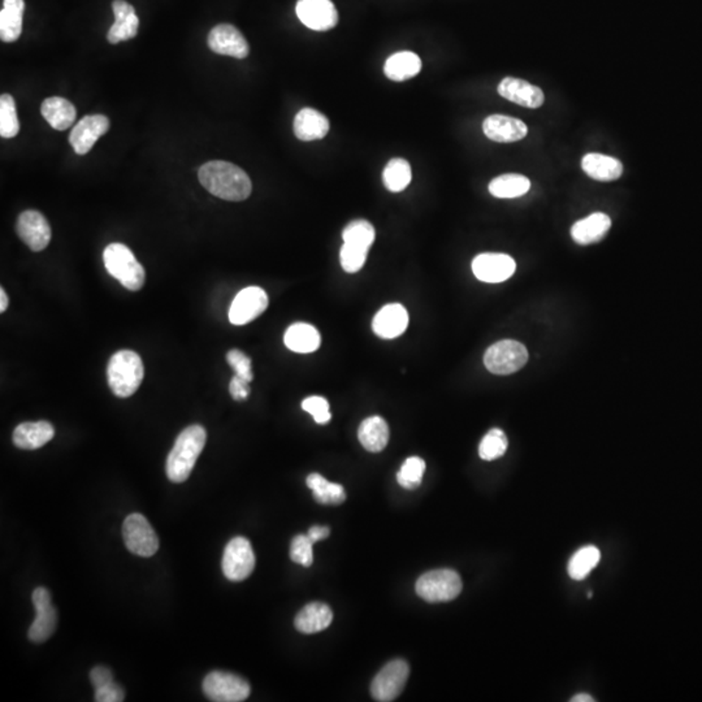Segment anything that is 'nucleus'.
Here are the masks:
<instances>
[{
	"label": "nucleus",
	"mask_w": 702,
	"mask_h": 702,
	"mask_svg": "<svg viewBox=\"0 0 702 702\" xmlns=\"http://www.w3.org/2000/svg\"><path fill=\"white\" fill-rule=\"evenodd\" d=\"M413 179L412 166L402 158H394L385 166L382 182L392 193H401L410 185Z\"/></svg>",
	"instance_id": "obj_34"
},
{
	"label": "nucleus",
	"mask_w": 702,
	"mask_h": 702,
	"mask_svg": "<svg viewBox=\"0 0 702 702\" xmlns=\"http://www.w3.org/2000/svg\"><path fill=\"white\" fill-rule=\"evenodd\" d=\"M601 554L596 546H584L571 557L568 562V575L574 580H582L598 565Z\"/></svg>",
	"instance_id": "obj_35"
},
{
	"label": "nucleus",
	"mask_w": 702,
	"mask_h": 702,
	"mask_svg": "<svg viewBox=\"0 0 702 702\" xmlns=\"http://www.w3.org/2000/svg\"><path fill=\"white\" fill-rule=\"evenodd\" d=\"M528 362V351L523 343L514 340H502L493 343L484 354L487 370L499 376L514 374Z\"/></svg>",
	"instance_id": "obj_6"
},
{
	"label": "nucleus",
	"mask_w": 702,
	"mask_h": 702,
	"mask_svg": "<svg viewBox=\"0 0 702 702\" xmlns=\"http://www.w3.org/2000/svg\"><path fill=\"white\" fill-rule=\"evenodd\" d=\"M376 232L370 221L358 219L345 227L343 232V243L354 248L365 249L370 251L372 243H374Z\"/></svg>",
	"instance_id": "obj_36"
},
{
	"label": "nucleus",
	"mask_w": 702,
	"mask_h": 702,
	"mask_svg": "<svg viewBox=\"0 0 702 702\" xmlns=\"http://www.w3.org/2000/svg\"><path fill=\"white\" fill-rule=\"evenodd\" d=\"M198 177L207 191L224 201H245L251 194V180L248 174L229 162H207L199 168Z\"/></svg>",
	"instance_id": "obj_1"
},
{
	"label": "nucleus",
	"mask_w": 702,
	"mask_h": 702,
	"mask_svg": "<svg viewBox=\"0 0 702 702\" xmlns=\"http://www.w3.org/2000/svg\"><path fill=\"white\" fill-rule=\"evenodd\" d=\"M358 438L366 451L380 453L390 443V427L382 416H370L360 424Z\"/></svg>",
	"instance_id": "obj_25"
},
{
	"label": "nucleus",
	"mask_w": 702,
	"mask_h": 702,
	"mask_svg": "<svg viewBox=\"0 0 702 702\" xmlns=\"http://www.w3.org/2000/svg\"><path fill=\"white\" fill-rule=\"evenodd\" d=\"M284 343L291 351L309 354L320 348V333L311 324L296 323L285 332Z\"/></svg>",
	"instance_id": "obj_27"
},
{
	"label": "nucleus",
	"mask_w": 702,
	"mask_h": 702,
	"mask_svg": "<svg viewBox=\"0 0 702 702\" xmlns=\"http://www.w3.org/2000/svg\"><path fill=\"white\" fill-rule=\"evenodd\" d=\"M112 11L115 15V22L108 30V42L116 44L133 40L137 35L138 27H140V19L135 15V7L125 0H113Z\"/></svg>",
	"instance_id": "obj_20"
},
{
	"label": "nucleus",
	"mask_w": 702,
	"mask_h": 702,
	"mask_svg": "<svg viewBox=\"0 0 702 702\" xmlns=\"http://www.w3.org/2000/svg\"><path fill=\"white\" fill-rule=\"evenodd\" d=\"M7 307L8 296L7 293H5V290L2 288V289H0V312H4V311L7 310Z\"/></svg>",
	"instance_id": "obj_49"
},
{
	"label": "nucleus",
	"mask_w": 702,
	"mask_h": 702,
	"mask_svg": "<svg viewBox=\"0 0 702 702\" xmlns=\"http://www.w3.org/2000/svg\"><path fill=\"white\" fill-rule=\"evenodd\" d=\"M573 702H593L595 698L592 696L585 695V693H582V695H576L575 698H573Z\"/></svg>",
	"instance_id": "obj_50"
},
{
	"label": "nucleus",
	"mask_w": 702,
	"mask_h": 702,
	"mask_svg": "<svg viewBox=\"0 0 702 702\" xmlns=\"http://www.w3.org/2000/svg\"><path fill=\"white\" fill-rule=\"evenodd\" d=\"M302 409L312 415L313 420L318 424H327L331 421L332 415L329 412V404L324 397L311 396L302 402Z\"/></svg>",
	"instance_id": "obj_42"
},
{
	"label": "nucleus",
	"mask_w": 702,
	"mask_h": 702,
	"mask_svg": "<svg viewBox=\"0 0 702 702\" xmlns=\"http://www.w3.org/2000/svg\"><path fill=\"white\" fill-rule=\"evenodd\" d=\"M482 130L490 141L498 143H518L528 133V127L523 121L505 115H492L485 119Z\"/></svg>",
	"instance_id": "obj_19"
},
{
	"label": "nucleus",
	"mask_w": 702,
	"mask_h": 702,
	"mask_svg": "<svg viewBox=\"0 0 702 702\" xmlns=\"http://www.w3.org/2000/svg\"><path fill=\"white\" fill-rule=\"evenodd\" d=\"M96 702H121L124 701V690L115 682L108 683L102 687L96 688Z\"/></svg>",
	"instance_id": "obj_44"
},
{
	"label": "nucleus",
	"mask_w": 702,
	"mask_h": 702,
	"mask_svg": "<svg viewBox=\"0 0 702 702\" xmlns=\"http://www.w3.org/2000/svg\"><path fill=\"white\" fill-rule=\"evenodd\" d=\"M515 269V260L509 255L498 252H485L477 255L473 260V272L476 279L490 284L506 282L514 274Z\"/></svg>",
	"instance_id": "obj_13"
},
{
	"label": "nucleus",
	"mask_w": 702,
	"mask_h": 702,
	"mask_svg": "<svg viewBox=\"0 0 702 702\" xmlns=\"http://www.w3.org/2000/svg\"><path fill=\"white\" fill-rule=\"evenodd\" d=\"M421 71V60L415 52L401 51L388 58L384 73L392 81L402 82L413 79Z\"/></svg>",
	"instance_id": "obj_30"
},
{
	"label": "nucleus",
	"mask_w": 702,
	"mask_h": 702,
	"mask_svg": "<svg viewBox=\"0 0 702 702\" xmlns=\"http://www.w3.org/2000/svg\"><path fill=\"white\" fill-rule=\"evenodd\" d=\"M582 168L590 179L601 182L615 181L623 174V166L620 160L602 154L585 155Z\"/></svg>",
	"instance_id": "obj_26"
},
{
	"label": "nucleus",
	"mask_w": 702,
	"mask_h": 702,
	"mask_svg": "<svg viewBox=\"0 0 702 702\" xmlns=\"http://www.w3.org/2000/svg\"><path fill=\"white\" fill-rule=\"evenodd\" d=\"M55 428L49 421H27L13 431V444L24 451H35L54 438Z\"/></svg>",
	"instance_id": "obj_21"
},
{
	"label": "nucleus",
	"mask_w": 702,
	"mask_h": 702,
	"mask_svg": "<svg viewBox=\"0 0 702 702\" xmlns=\"http://www.w3.org/2000/svg\"><path fill=\"white\" fill-rule=\"evenodd\" d=\"M105 269L127 290H141L145 285L146 272L132 250L123 243H111L104 251Z\"/></svg>",
	"instance_id": "obj_4"
},
{
	"label": "nucleus",
	"mask_w": 702,
	"mask_h": 702,
	"mask_svg": "<svg viewBox=\"0 0 702 702\" xmlns=\"http://www.w3.org/2000/svg\"><path fill=\"white\" fill-rule=\"evenodd\" d=\"M125 545L130 553L140 557H152L159 549V537L143 514H130L123 524Z\"/></svg>",
	"instance_id": "obj_7"
},
{
	"label": "nucleus",
	"mask_w": 702,
	"mask_h": 702,
	"mask_svg": "<svg viewBox=\"0 0 702 702\" xmlns=\"http://www.w3.org/2000/svg\"><path fill=\"white\" fill-rule=\"evenodd\" d=\"M37 615L30 626L27 636L35 644L44 643L54 635L58 624V613L54 605L49 604L35 609Z\"/></svg>",
	"instance_id": "obj_33"
},
{
	"label": "nucleus",
	"mask_w": 702,
	"mask_h": 702,
	"mask_svg": "<svg viewBox=\"0 0 702 702\" xmlns=\"http://www.w3.org/2000/svg\"><path fill=\"white\" fill-rule=\"evenodd\" d=\"M296 12L305 27L316 32H328L338 24V12L332 0H298Z\"/></svg>",
	"instance_id": "obj_12"
},
{
	"label": "nucleus",
	"mask_w": 702,
	"mask_h": 702,
	"mask_svg": "<svg viewBox=\"0 0 702 702\" xmlns=\"http://www.w3.org/2000/svg\"><path fill=\"white\" fill-rule=\"evenodd\" d=\"M307 487L312 490L313 498L321 505H341L345 502L346 493L343 485L328 482L319 474H311L306 479Z\"/></svg>",
	"instance_id": "obj_32"
},
{
	"label": "nucleus",
	"mask_w": 702,
	"mask_h": 702,
	"mask_svg": "<svg viewBox=\"0 0 702 702\" xmlns=\"http://www.w3.org/2000/svg\"><path fill=\"white\" fill-rule=\"evenodd\" d=\"M409 674V665L404 660H394L387 663L372 682V698L382 702L396 700L404 690Z\"/></svg>",
	"instance_id": "obj_9"
},
{
	"label": "nucleus",
	"mask_w": 702,
	"mask_h": 702,
	"mask_svg": "<svg viewBox=\"0 0 702 702\" xmlns=\"http://www.w3.org/2000/svg\"><path fill=\"white\" fill-rule=\"evenodd\" d=\"M329 534H331V529H329L328 527L313 526L311 527L309 532H307V536L315 544L318 543V541L328 537Z\"/></svg>",
	"instance_id": "obj_48"
},
{
	"label": "nucleus",
	"mask_w": 702,
	"mask_h": 702,
	"mask_svg": "<svg viewBox=\"0 0 702 702\" xmlns=\"http://www.w3.org/2000/svg\"><path fill=\"white\" fill-rule=\"evenodd\" d=\"M250 684L245 679L226 671H212L204 681V692L211 701L241 702L249 698Z\"/></svg>",
	"instance_id": "obj_8"
},
{
	"label": "nucleus",
	"mask_w": 702,
	"mask_h": 702,
	"mask_svg": "<svg viewBox=\"0 0 702 702\" xmlns=\"http://www.w3.org/2000/svg\"><path fill=\"white\" fill-rule=\"evenodd\" d=\"M426 473V462L419 457H410L401 466V470L397 474V482L405 490H416L420 487Z\"/></svg>",
	"instance_id": "obj_38"
},
{
	"label": "nucleus",
	"mask_w": 702,
	"mask_h": 702,
	"mask_svg": "<svg viewBox=\"0 0 702 702\" xmlns=\"http://www.w3.org/2000/svg\"><path fill=\"white\" fill-rule=\"evenodd\" d=\"M368 250L354 248L343 243L340 251V262L343 271L348 274H357L365 266L367 260Z\"/></svg>",
	"instance_id": "obj_40"
},
{
	"label": "nucleus",
	"mask_w": 702,
	"mask_h": 702,
	"mask_svg": "<svg viewBox=\"0 0 702 702\" xmlns=\"http://www.w3.org/2000/svg\"><path fill=\"white\" fill-rule=\"evenodd\" d=\"M255 568V554L248 538L235 537L228 543L223 556V573L230 582H243Z\"/></svg>",
	"instance_id": "obj_10"
},
{
	"label": "nucleus",
	"mask_w": 702,
	"mask_h": 702,
	"mask_svg": "<svg viewBox=\"0 0 702 702\" xmlns=\"http://www.w3.org/2000/svg\"><path fill=\"white\" fill-rule=\"evenodd\" d=\"M407 326H409V313L399 304H390L382 307L372 321L374 335L384 340H393L404 335Z\"/></svg>",
	"instance_id": "obj_17"
},
{
	"label": "nucleus",
	"mask_w": 702,
	"mask_h": 702,
	"mask_svg": "<svg viewBox=\"0 0 702 702\" xmlns=\"http://www.w3.org/2000/svg\"><path fill=\"white\" fill-rule=\"evenodd\" d=\"M415 590L419 598L431 604L448 602L462 592V579L458 573L448 568L429 571L418 579Z\"/></svg>",
	"instance_id": "obj_5"
},
{
	"label": "nucleus",
	"mask_w": 702,
	"mask_h": 702,
	"mask_svg": "<svg viewBox=\"0 0 702 702\" xmlns=\"http://www.w3.org/2000/svg\"><path fill=\"white\" fill-rule=\"evenodd\" d=\"M41 113L55 130H66L73 125L77 118L76 108L60 96H51L44 99L41 105Z\"/></svg>",
	"instance_id": "obj_28"
},
{
	"label": "nucleus",
	"mask_w": 702,
	"mask_h": 702,
	"mask_svg": "<svg viewBox=\"0 0 702 702\" xmlns=\"http://www.w3.org/2000/svg\"><path fill=\"white\" fill-rule=\"evenodd\" d=\"M110 130V120L104 115H89L82 118L69 135V143L77 155H85L93 149L96 141Z\"/></svg>",
	"instance_id": "obj_16"
},
{
	"label": "nucleus",
	"mask_w": 702,
	"mask_h": 702,
	"mask_svg": "<svg viewBox=\"0 0 702 702\" xmlns=\"http://www.w3.org/2000/svg\"><path fill=\"white\" fill-rule=\"evenodd\" d=\"M267 307L268 296L262 288H245L233 299L229 310V321L233 326H245L259 318Z\"/></svg>",
	"instance_id": "obj_11"
},
{
	"label": "nucleus",
	"mask_w": 702,
	"mask_h": 702,
	"mask_svg": "<svg viewBox=\"0 0 702 702\" xmlns=\"http://www.w3.org/2000/svg\"><path fill=\"white\" fill-rule=\"evenodd\" d=\"M206 429L190 426L177 437L166 459V473L172 482H184L190 476L197 459L206 445Z\"/></svg>",
	"instance_id": "obj_2"
},
{
	"label": "nucleus",
	"mask_w": 702,
	"mask_h": 702,
	"mask_svg": "<svg viewBox=\"0 0 702 702\" xmlns=\"http://www.w3.org/2000/svg\"><path fill=\"white\" fill-rule=\"evenodd\" d=\"M90 681L94 688L102 687V685L113 682L112 673L110 668L104 667V666H96L91 670Z\"/></svg>",
	"instance_id": "obj_46"
},
{
	"label": "nucleus",
	"mask_w": 702,
	"mask_h": 702,
	"mask_svg": "<svg viewBox=\"0 0 702 702\" xmlns=\"http://www.w3.org/2000/svg\"><path fill=\"white\" fill-rule=\"evenodd\" d=\"M531 189V181L523 174H507L490 181V193L496 198L510 199L523 197Z\"/></svg>",
	"instance_id": "obj_31"
},
{
	"label": "nucleus",
	"mask_w": 702,
	"mask_h": 702,
	"mask_svg": "<svg viewBox=\"0 0 702 702\" xmlns=\"http://www.w3.org/2000/svg\"><path fill=\"white\" fill-rule=\"evenodd\" d=\"M19 237L33 251H42L51 241V228L41 212L35 210L24 211L16 224Z\"/></svg>",
	"instance_id": "obj_14"
},
{
	"label": "nucleus",
	"mask_w": 702,
	"mask_h": 702,
	"mask_svg": "<svg viewBox=\"0 0 702 702\" xmlns=\"http://www.w3.org/2000/svg\"><path fill=\"white\" fill-rule=\"evenodd\" d=\"M612 220L606 213L596 212L582 219L571 228V237L579 245L598 243L609 232Z\"/></svg>",
	"instance_id": "obj_23"
},
{
	"label": "nucleus",
	"mask_w": 702,
	"mask_h": 702,
	"mask_svg": "<svg viewBox=\"0 0 702 702\" xmlns=\"http://www.w3.org/2000/svg\"><path fill=\"white\" fill-rule=\"evenodd\" d=\"M33 604L35 609L37 607L44 606V605L51 604V595L46 588L40 587L33 592Z\"/></svg>",
	"instance_id": "obj_47"
},
{
	"label": "nucleus",
	"mask_w": 702,
	"mask_h": 702,
	"mask_svg": "<svg viewBox=\"0 0 702 702\" xmlns=\"http://www.w3.org/2000/svg\"><path fill=\"white\" fill-rule=\"evenodd\" d=\"M313 543L307 535H298L290 544V558L293 562L310 567L313 562Z\"/></svg>",
	"instance_id": "obj_41"
},
{
	"label": "nucleus",
	"mask_w": 702,
	"mask_h": 702,
	"mask_svg": "<svg viewBox=\"0 0 702 702\" xmlns=\"http://www.w3.org/2000/svg\"><path fill=\"white\" fill-rule=\"evenodd\" d=\"M145 376L143 359L133 351H120L111 357L107 367L108 385L116 397L127 398L137 392Z\"/></svg>",
	"instance_id": "obj_3"
},
{
	"label": "nucleus",
	"mask_w": 702,
	"mask_h": 702,
	"mask_svg": "<svg viewBox=\"0 0 702 702\" xmlns=\"http://www.w3.org/2000/svg\"><path fill=\"white\" fill-rule=\"evenodd\" d=\"M497 90L499 96H504L507 101L531 110L540 108L545 101V96L540 88L515 77H506L502 80Z\"/></svg>",
	"instance_id": "obj_18"
},
{
	"label": "nucleus",
	"mask_w": 702,
	"mask_h": 702,
	"mask_svg": "<svg viewBox=\"0 0 702 702\" xmlns=\"http://www.w3.org/2000/svg\"><path fill=\"white\" fill-rule=\"evenodd\" d=\"M329 124L328 118L313 108H304L299 111L294 119V135L298 140L309 143V141L321 140L328 135Z\"/></svg>",
	"instance_id": "obj_22"
},
{
	"label": "nucleus",
	"mask_w": 702,
	"mask_h": 702,
	"mask_svg": "<svg viewBox=\"0 0 702 702\" xmlns=\"http://www.w3.org/2000/svg\"><path fill=\"white\" fill-rule=\"evenodd\" d=\"M211 51L235 59H245L249 55V43L243 33L229 24L216 25L207 38Z\"/></svg>",
	"instance_id": "obj_15"
},
{
	"label": "nucleus",
	"mask_w": 702,
	"mask_h": 702,
	"mask_svg": "<svg viewBox=\"0 0 702 702\" xmlns=\"http://www.w3.org/2000/svg\"><path fill=\"white\" fill-rule=\"evenodd\" d=\"M18 111H16L15 99L10 94L0 96V135L3 138H13L19 135Z\"/></svg>",
	"instance_id": "obj_37"
},
{
	"label": "nucleus",
	"mask_w": 702,
	"mask_h": 702,
	"mask_svg": "<svg viewBox=\"0 0 702 702\" xmlns=\"http://www.w3.org/2000/svg\"><path fill=\"white\" fill-rule=\"evenodd\" d=\"M24 11V0H4L0 12V38L3 42L12 43L20 38Z\"/></svg>",
	"instance_id": "obj_29"
},
{
	"label": "nucleus",
	"mask_w": 702,
	"mask_h": 702,
	"mask_svg": "<svg viewBox=\"0 0 702 702\" xmlns=\"http://www.w3.org/2000/svg\"><path fill=\"white\" fill-rule=\"evenodd\" d=\"M227 362L235 371V376L243 377L250 382H252L254 374H252L251 359L245 352L237 351V349L228 351Z\"/></svg>",
	"instance_id": "obj_43"
},
{
	"label": "nucleus",
	"mask_w": 702,
	"mask_h": 702,
	"mask_svg": "<svg viewBox=\"0 0 702 702\" xmlns=\"http://www.w3.org/2000/svg\"><path fill=\"white\" fill-rule=\"evenodd\" d=\"M509 441L499 428H493L482 438L479 446V455L484 460H495L506 453Z\"/></svg>",
	"instance_id": "obj_39"
},
{
	"label": "nucleus",
	"mask_w": 702,
	"mask_h": 702,
	"mask_svg": "<svg viewBox=\"0 0 702 702\" xmlns=\"http://www.w3.org/2000/svg\"><path fill=\"white\" fill-rule=\"evenodd\" d=\"M229 392L235 401H245L250 394V382L240 376H233L230 380Z\"/></svg>",
	"instance_id": "obj_45"
},
{
	"label": "nucleus",
	"mask_w": 702,
	"mask_h": 702,
	"mask_svg": "<svg viewBox=\"0 0 702 702\" xmlns=\"http://www.w3.org/2000/svg\"><path fill=\"white\" fill-rule=\"evenodd\" d=\"M333 613L328 605L323 602H312L306 605L301 612L297 614L296 629L302 634H316L324 631L331 626Z\"/></svg>",
	"instance_id": "obj_24"
}]
</instances>
